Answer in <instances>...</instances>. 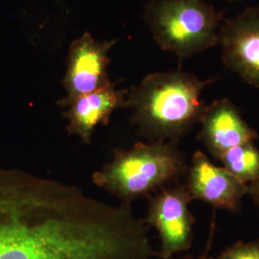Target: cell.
I'll use <instances>...</instances> for the list:
<instances>
[{"label":"cell","instance_id":"1","mask_svg":"<svg viewBox=\"0 0 259 259\" xmlns=\"http://www.w3.org/2000/svg\"><path fill=\"white\" fill-rule=\"evenodd\" d=\"M216 80L203 81L181 69L144 77L127 94L126 108L138 134L152 142H179L200 123L206 107L202 93Z\"/></svg>","mask_w":259,"mask_h":259},{"label":"cell","instance_id":"2","mask_svg":"<svg viewBox=\"0 0 259 259\" xmlns=\"http://www.w3.org/2000/svg\"><path fill=\"white\" fill-rule=\"evenodd\" d=\"M185 154L174 141L138 142L128 150L114 149L111 162L93 173V183L122 203L151 197L185 177Z\"/></svg>","mask_w":259,"mask_h":259},{"label":"cell","instance_id":"3","mask_svg":"<svg viewBox=\"0 0 259 259\" xmlns=\"http://www.w3.org/2000/svg\"><path fill=\"white\" fill-rule=\"evenodd\" d=\"M144 19L158 47L182 63L219 44L224 16L204 0H150Z\"/></svg>","mask_w":259,"mask_h":259},{"label":"cell","instance_id":"4","mask_svg":"<svg viewBox=\"0 0 259 259\" xmlns=\"http://www.w3.org/2000/svg\"><path fill=\"white\" fill-rule=\"evenodd\" d=\"M148 214L142 219L157 230L159 257L169 259L189 250L193 241L194 217L189 209L192 198L185 185H169L149 197Z\"/></svg>","mask_w":259,"mask_h":259},{"label":"cell","instance_id":"5","mask_svg":"<svg viewBox=\"0 0 259 259\" xmlns=\"http://www.w3.org/2000/svg\"><path fill=\"white\" fill-rule=\"evenodd\" d=\"M219 44L224 65L244 82L259 88V6L224 19Z\"/></svg>","mask_w":259,"mask_h":259},{"label":"cell","instance_id":"6","mask_svg":"<svg viewBox=\"0 0 259 259\" xmlns=\"http://www.w3.org/2000/svg\"><path fill=\"white\" fill-rule=\"evenodd\" d=\"M114 42V40L96 41L89 32L72 42L63 80L66 95L58 104L70 101L111 84L108 74L111 59L108 52Z\"/></svg>","mask_w":259,"mask_h":259},{"label":"cell","instance_id":"7","mask_svg":"<svg viewBox=\"0 0 259 259\" xmlns=\"http://www.w3.org/2000/svg\"><path fill=\"white\" fill-rule=\"evenodd\" d=\"M185 178V185L192 200L231 212L239 211L242 199L249 190V185L240 182L224 167L213 164L202 151L195 152Z\"/></svg>","mask_w":259,"mask_h":259},{"label":"cell","instance_id":"8","mask_svg":"<svg viewBox=\"0 0 259 259\" xmlns=\"http://www.w3.org/2000/svg\"><path fill=\"white\" fill-rule=\"evenodd\" d=\"M200 123L198 139L217 159L230 149L253 142L258 138L257 132L250 127L240 110L228 98L206 105Z\"/></svg>","mask_w":259,"mask_h":259},{"label":"cell","instance_id":"9","mask_svg":"<svg viewBox=\"0 0 259 259\" xmlns=\"http://www.w3.org/2000/svg\"><path fill=\"white\" fill-rule=\"evenodd\" d=\"M127 94L128 91L116 90L111 83L70 101L59 103L65 109L64 115L68 121V134L79 137L87 144L91 143L95 128L108 125L114 111L126 108Z\"/></svg>","mask_w":259,"mask_h":259},{"label":"cell","instance_id":"10","mask_svg":"<svg viewBox=\"0 0 259 259\" xmlns=\"http://www.w3.org/2000/svg\"><path fill=\"white\" fill-rule=\"evenodd\" d=\"M223 166L240 182L250 185L259 180V149L253 142L230 149L219 158Z\"/></svg>","mask_w":259,"mask_h":259},{"label":"cell","instance_id":"11","mask_svg":"<svg viewBox=\"0 0 259 259\" xmlns=\"http://www.w3.org/2000/svg\"><path fill=\"white\" fill-rule=\"evenodd\" d=\"M210 259H259V239L248 243L237 242L219 256Z\"/></svg>","mask_w":259,"mask_h":259},{"label":"cell","instance_id":"12","mask_svg":"<svg viewBox=\"0 0 259 259\" xmlns=\"http://www.w3.org/2000/svg\"><path fill=\"white\" fill-rule=\"evenodd\" d=\"M248 194H250L253 202L256 204L259 208V180L257 182L249 185Z\"/></svg>","mask_w":259,"mask_h":259},{"label":"cell","instance_id":"13","mask_svg":"<svg viewBox=\"0 0 259 259\" xmlns=\"http://www.w3.org/2000/svg\"><path fill=\"white\" fill-rule=\"evenodd\" d=\"M211 240H212V239H211V238H209V241H208V244H207V248H206V251H205V253H204V254H203V255H202V256H201V257H200V258H199V259H210V258H208V257H207V255H206V253H207V250H209V247H210V243H211ZM183 259H194V258H192V257H190V256H186V257H185V258H183Z\"/></svg>","mask_w":259,"mask_h":259},{"label":"cell","instance_id":"14","mask_svg":"<svg viewBox=\"0 0 259 259\" xmlns=\"http://www.w3.org/2000/svg\"><path fill=\"white\" fill-rule=\"evenodd\" d=\"M224 1H229V2H235V1H239V0H224Z\"/></svg>","mask_w":259,"mask_h":259}]
</instances>
